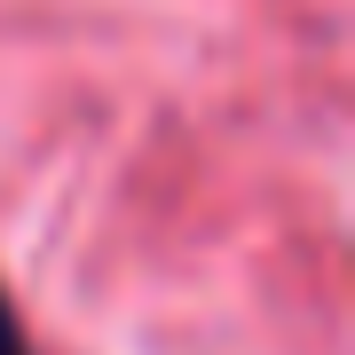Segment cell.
<instances>
[{
    "label": "cell",
    "mask_w": 355,
    "mask_h": 355,
    "mask_svg": "<svg viewBox=\"0 0 355 355\" xmlns=\"http://www.w3.org/2000/svg\"><path fill=\"white\" fill-rule=\"evenodd\" d=\"M0 355H48V347H40V331H32V316L16 308L8 277H0Z\"/></svg>",
    "instance_id": "cell-1"
}]
</instances>
